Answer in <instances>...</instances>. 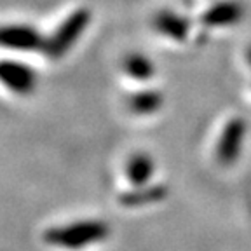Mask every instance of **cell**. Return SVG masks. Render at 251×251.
<instances>
[{"mask_svg":"<svg viewBox=\"0 0 251 251\" xmlns=\"http://www.w3.org/2000/svg\"><path fill=\"white\" fill-rule=\"evenodd\" d=\"M112 237V227L103 218H74L47 227L42 241L56 251H91L106 244Z\"/></svg>","mask_w":251,"mask_h":251,"instance_id":"1","label":"cell"},{"mask_svg":"<svg viewBox=\"0 0 251 251\" xmlns=\"http://www.w3.org/2000/svg\"><path fill=\"white\" fill-rule=\"evenodd\" d=\"M91 21V12L89 9H77L72 14H68L65 20L61 21V25L58 26V30L52 33L49 39L44 44V51L51 56L52 59H59L70 51L75 46L82 33L86 31L87 25Z\"/></svg>","mask_w":251,"mask_h":251,"instance_id":"2","label":"cell"},{"mask_svg":"<svg viewBox=\"0 0 251 251\" xmlns=\"http://www.w3.org/2000/svg\"><path fill=\"white\" fill-rule=\"evenodd\" d=\"M248 136V124L244 119L232 117L224 124L215 143V161L220 168H232L243 155Z\"/></svg>","mask_w":251,"mask_h":251,"instance_id":"3","label":"cell"},{"mask_svg":"<svg viewBox=\"0 0 251 251\" xmlns=\"http://www.w3.org/2000/svg\"><path fill=\"white\" fill-rule=\"evenodd\" d=\"M0 86L16 96H30L37 89V74L21 61H0Z\"/></svg>","mask_w":251,"mask_h":251,"instance_id":"4","label":"cell"},{"mask_svg":"<svg viewBox=\"0 0 251 251\" xmlns=\"http://www.w3.org/2000/svg\"><path fill=\"white\" fill-rule=\"evenodd\" d=\"M157 162L149 152L138 150L127 155L122 164V178L129 188H143L155 183Z\"/></svg>","mask_w":251,"mask_h":251,"instance_id":"5","label":"cell"},{"mask_svg":"<svg viewBox=\"0 0 251 251\" xmlns=\"http://www.w3.org/2000/svg\"><path fill=\"white\" fill-rule=\"evenodd\" d=\"M46 40L37 30L25 25H4L0 26V47L12 51H35L44 47Z\"/></svg>","mask_w":251,"mask_h":251,"instance_id":"6","label":"cell"},{"mask_svg":"<svg viewBox=\"0 0 251 251\" xmlns=\"http://www.w3.org/2000/svg\"><path fill=\"white\" fill-rule=\"evenodd\" d=\"M164 105V96L157 89H141L127 98V110L134 117H152Z\"/></svg>","mask_w":251,"mask_h":251,"instance_id":"7","label":"cell"},{"mask_svg":"<svg viewBox=\"0 0 251 251\" xmlns=\"http://www.w3.org/2000/svg\"><path fill=\"white\" fill-rule=\"evenodd\" d=\"M153 28L168 39L183 42L187 39L188 31H190V23H188L187 18L178 16L176 12L162 11L153 18Z\"/></svg>","mask_w":251,"mask_h":251,"instance_id":"8","label":"cell"},{"mask_svg":"<svg viewBox=\"0 0 251 251\" xmlns=\"http://www.w3.org/2000/svg\"><path fill=\"white\" fill-rule=\"evenodd\" d=\"M166 197H168L166 187H159V185L152 183L143 188H129L127 192L122 194L121 202L122 206H127V208H138V206L161 202Z\"/></svg>","mask_w":251,"mask_h":251,"instance_id":"9","label":"cell"},{"mask_svg":"<svg viewBox=\"0 0 251 251\" xmlns=\"http://www.w3.org/2000/svg\"><path fill=\"white\" fill-rule=\"evenodd\" d=\"M122 72L138 82H147L155 75V65L145 54L131 52L122 61Z\"/></svg>","mask_w":251,"mask_h":251,"instance_id":"10","label":"cell"},{"mask_svg":"<svg viewBox=\"0 0 251 251\" xmlns=\"http://www.w3.org/2000/svg\"><path fill=\"white\" fill-rule=\"evenodd\" d=\"M239 5L234 2H222V4L213 5L209 11L204 12L201 20L208 26H225V25H230L239 20Z\"/></svg>","mask_w":251,"mask_h":251,"instance_id":"11","label":"cell"}]
</instances>
